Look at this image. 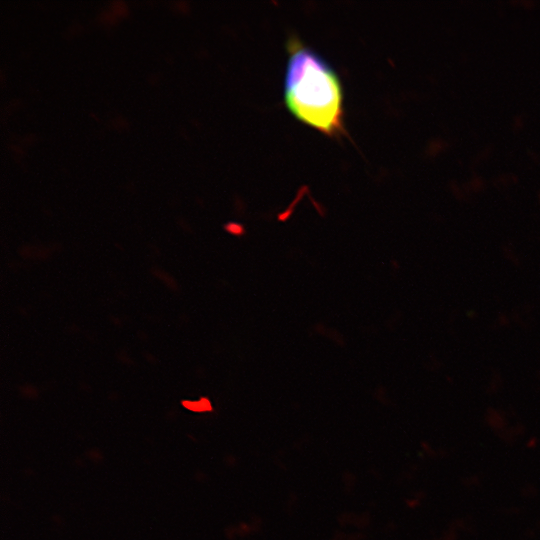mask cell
Returning <instances> with one entry per match:
<instances>
[{"label": "cell", "mask_w": 540, "mask_h": 540, "mask_svg": "<svg viewBox=\"0 0 540 540\" xmlns=\"http://www.w3.org/2000/svg\"><path fill=\"white\" fill-rule=\"evenodd\" d=\"M183 405L193 411H207L211 410V405L208 399L202 398L199 401L191 402V401H183Z\"/></svg>", "instance_id": "cell-2"}, {"label": "cell", "mask_w": 540, "mask_h": 540, "mask_svg": "<svg viewBox=\"0 0 540 540\" xmlns=\"http://www.w3.org/2000/svg\"><path fill=\"white\" fill-rule=\"evenodd\" d=\"M284 100L304 124L335 136L343 131V91L330 64L296 38L287 44Z\"/></svg>", "instance_id": "cell-1"}]
</instances>
